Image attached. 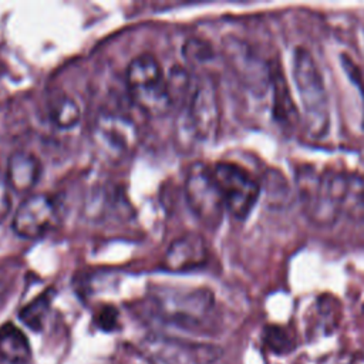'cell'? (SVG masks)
Wrapping results in <instances>:
<instances>
[{
  "label": "cell",
  "instance_id": "6da1fadb",
  "mask_svg": "<svg viewBox=\"0 0 364 364\" xmlns=\"http://www.w3.org/2000/svg\"><path fill=\"white\" fill-rule=\"evenodd\" d=\"M348 173L341 171H317L300 166L296 171V189L301 209L311 223L331 226L343 215Z\"/></svg>",
  "mask_w": 364,
  "mask_h": 364
},
{
  "label": "cell",
  "instance_id": "7a4b0ae2",
  "mask_svg": "<svg viewBox=\"0 0 364 364\" xmlns=\"http://www.w3.org/2000/svg\"><path fill=\"white\" fill-rule=\"evenodd\" d=\"M291 70L304 129L313 138H323L330 128V100L321 71L311 53L304 47L294 48Z\"/></svg>",
  "mask_w": 364,
  "mask_h": 364
},
{
  "label": "cell",
  "instance_id": "3957f363",
  "mask_svg": "<svg viewBox=\"0 0 364 364\" xmlns=\"http://www.w3.org/2000/svg\"><path fill=\"white\" fill-rule=\"evenodd\" d=\"M125 81L131 100L146 115L161 117L173 107L165 73L155 55L145 53L131 60Z\"/></svg>",
  "mask_w": 364,
  "mask_h": 364
},
{
  "label": "cell",
  "instance_id": "277c9868",
  "mask_svg": "<svg viewBox=\"0 0 364 364\" xmlns=\"http://www.w3.org/2000/svg\"><path fill=\"white\" fill-rule=\"evenodd\" d=\"M185 196L193 215L208 229H216L222 223L226 209L209 165L195 162L189 166L185 179Z\"/></svg>",
  "mask_w": 364,
  "mask_h": 364
},
{
  "label": "cell",
  "instance_id": "5b68a950",
  "mask_svg": "<svg viewBox=\"0 0 364 364\" xmlns=\"http://www.w3.org/2000/svg\"><path fill=\"white\" fill-rule=\"evenodd\" d=\"M212 172L226 212L237 220L246 219L260 196L259 182L245 168L228 161L215 164Z\"/></svg>",
  "mask_w": 364,
  "mask_h": 364
},
{
  "label": "cell",
  "instance_id": "8992f818",
  "mask_svg": "<svg viewBox=\"0 0 364 364\" xmlns=\"http://www.w3.org/2000/svg\"><path fill=\"white\" fill-rule=\"evenodd\" d=\"M92 141L104 158L121 161L131 156L136 149L139 132L128 117L100 114L92 125Z\"/></svg>",
  "mask_w": 364,
  "mask_h": 364
},
{
  "label": "cell",
  "instance_id": "52a82bcc",
  "mask_svg": "<svg viewBox=\"0 0 364 364\" xmlns=\"http://www.w3.org/2000/svg\"><path fill=\"white\" fill-rule=\"evenodd\" d=\"M142 351L155 364H210L219 357V350L213 346L165 336L148 337L142 343Z\"/></svg>",
  "mask_w": 364,
  "mask_h": 364
},
{
  "label": "cell",
  "instance_id": "ba28073f",
  "mask_svg": "<svg viewBox=\"0 0 364 364\" xmlns=\"http://www.w3.org/2000/svg\"><path fill=\"white\" fill-rule=\"evenodd\" d=\"M159 314L164 320L185 327H196L213 307V296L206 289H196L185 293H165L155 299Z\"/></svg>",
  "mask_w": 364,
  "mask_h": 364
},
{
  "label": "cell",
  "instance_id": "9c48e42d",
  "mask_svg": "<svg viewBox=\"0 0 364 364\" xmlns=\"http://www.w3.org/2000/svg\"><path fill=\"white\" fill-rule=\"evenodd\" d=\"M189 129L200 141H209L219 127V104L215 87L210 81H198L193 94L185 107Z\"/></svg>",
  "mask_w": 364,
  "mask_h": 364
},
{
  "label": "cell",
  "instance_id": "30bf717a",
  "mask_svg": "<svg viewBox=\"0 0 364 364\" xmlns=\"http://www.w3.org/2000/svg\"><path fill=\"white\" fill-rule=\"evenodd\" d=\"M225 53L237 78L253 92L264 94L270 87V63H264L250 46L236 38L225 44Z\"/></svg>",
  "mask_w": 364,
  "mask_h": 364
},
{
  "label": "cell",
  "instance_id": "8fae6325",
  "mask_svg": "<svg viewBox=\"0 0 364 364\" xmlns=\"http://www.w3.org/2000/svg\"><path fill=\"white\" fill-rule=\"evenodd\" d=\"M55 216V203L48 195H30L17 208L11 226L23 239H38L51 229Z\"/></svg>",
  "mask_w": 364,
  "mask_h": 364
},
{
  "label": "cell",
  "instance_id": "7c38bea8",
  "mask_svg": "<svg viewBox=\"0 0 364 364\" xmlns=\"http://www.w3.org/2000/svg\"><path fill=\"white\" fill-rule=\"evenodd\" d=\"M208 245L198 233H185L175 239L165 252L164 267L169 272H191L208 260Z\"/></svg>",
  "mask_w": 364,
  "mask_h": 364
},
{
  "label": "cell",
  "instance_id": "4fadbf2b",
  "mask_svg": "<svg viewBox=\"0 0 364 364\" xmlns=\"http://www.w3.org/2000/svg\"><path fill=\"white\" fill-rule=\"evenodd\" d=\"M40 173V161L31 152L16 151L7 159L6 182L18 193L30 192L37 185Z\"/></svg>",
  "mask_w": 364,
  "mask_h": 364
},
{
  "label": "cell",
  "instance_id": "5bb4252c",
  "mask_svg": "<svg viewBox=\"0 0 364 364\" xmlns=\"http://www.w3.org/2000/svg\"><path fill=\"white\" fill-rule=\"evenodd\" d=\"M270 87L273 91V117L283 127H294L300 121L299 109L291 98L289 84L279 63H270Z\"/></svg>",
  "mask_w": 364,
  "mask_h": 364
},
{
  "label": "cell",
  "instance_id": "9a60e30c",
  "mask_svg": "<svg viewBox=\"0 0 364 364\" xmlns=\"http://www.w3.org/2000/svg\"><path fill=\"white\" fill-rule=\"evenodd\" d=\"M31 347L24 333L11 323L0 326V360L6 364H28Z\"/></svg>",
  "mask_w": 364,
  "mask_h": 364
},
{
  "label": "cell",
  "instance_id": "2e32d148",
  "mask_svg": "<svg viewBox=\"0 0 364 364\" xmlns=\"http://www.w3.org/2000/svg\"><path fill=\"white\" fill-rule=\"evenodd\" d=\"M48 115L51 122L61 129L74 128L81 119L80 105L67 94H57L48 101Z\"/></svg>",
  "mask_w": 364,
  "mask_h": 364
},
{
  "label": "cell",
  "instance_id": "e0dca14e",
  "mask_svg": "<svg viewBox=\"0 0 364 364\" xmlns=\"http://www.w3.org/2000/svg\"><path fill=\"white\" fill-rule=\"evenodd\" d=\"M343 215L353 220H364V175L348 173L343 200Z\"/></svg>",
  "mask_w": 364,
  "mask_h": 364
},
{
  "label": "cell",
  "instance_id": "ac0fdd59",
  "mask_svg": "<svg viewBox=\"0 0 364 364\" xmlns=\"http://www.w3.org/2000/svg\"><path fill=\"white\" fill-rule=\"evenodd\" d=\"M50 303H51V297L48 296V293L38 296L30 304L21 309L20 320L34 331L41 330L50 309Z\"/></svg>",
  "mask_w": 364,
  "mask_h": 364
},
{
  "label": "cell",
  "instance_id": "d6986e66",
  "mask_svg": "<svg viewBox=\"0 0 364 364\" xmlns=\"http://www.w3.org/2000/svg\"><path fill=\"white\" fill-rule=\"evenodd\" d=\"M264 343L266 346L277 354L287 353L293 348L291 337L287 334V331L283 327L279 326H269L264 328Z\"/></svg>",
  "mask_w": 364,
  "mask_h": 364
},
{
  "label": "cell",
  "instance_id": "ffe728a7",
  "mask_svg": "<svg viewBox=\"0 0 364 364\" xmlns=\"http://www.w3.org/2000/svg\"><path fill=\"white\" fill-rule=\"evenodd\" d=\"M119 314L118 310L112 306H104L95 314V326L105 333H111L118 328Z\"/></svg>",
  "mask_w": 364,
  "mask_h": 364
},
{
  "label": "cell",
  "instance_id": "44dd1931",
  "mask_svg": "<svg viewBox=\"0 0 364 364\" xmlns=\"http://www.w3.org/2000/svg\"><path fill=\"white\" fill-rule=\"evenodd\" d=\"M183 54L186 55V58L189 60H195V61H203L208 60L210 55V50L209 46L205 44L202 40H189L185 43L183 46Z\"/></svg>",
  "mask_w": 364,
  "mask_h": 364
},
{
  "label": "cell",
  "instance_id": "7402d4cb",
  "mask_svg": "<svg viewBox=\"0 0 364 364\" xmlns=\"http://www.w3.org/2000/svg\"><path fill=\"white\" fill-rule=\"evenodd\" d=\"M151 364H155V363H151Z\"/></svg>",
  "mask_w": 364,
  "mask_h": 364
}]
</instances>
